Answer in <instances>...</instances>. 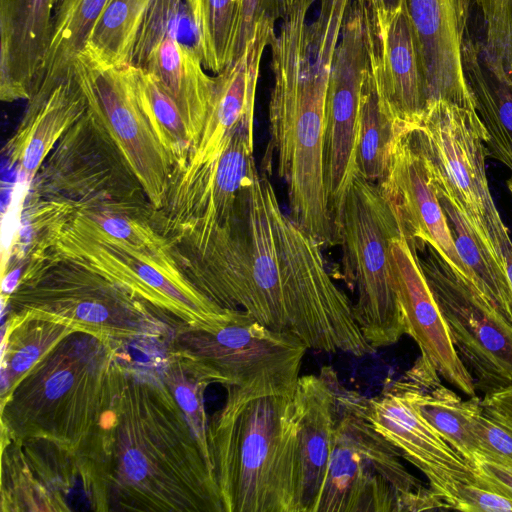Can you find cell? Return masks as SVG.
<instances>
[{
    "instance_id": "f546056e",
    "label": "cell",
    "mask_w": 512,
    "mask_h": 512,
    "mask_svg": "<svg viewBox=\"0 0 512 512\" xmlns=\"http://www.w3.org/2000/svg\"><path fill=\"white\" fill-rule=\"evenodd\" d=\"M140 107L171 164L183 166L194 152V142L176 103L150 72L133 66Z\"/></svg>"
},
{
    "instance_id": "52a82bcc",
    "label": "cell",
    "mask_w": 512,
    "mask_h": 512,
    "mask_svg": "<svg viewBox=\"0 0 512 512\" xmlns=\"http://www.w3.org/2000/svg\"><path fill=\"white\" fill-rule=\"evenodd\" d=\"M2 306L7 315L32 314L131 343L165 345L185 323L96 273L22 278Z\"/></svg>"
},
{
    "instance_id": "ac0fdd59",
    "label": "cell",
    "mask_w": 512,
    "mask_h": 512,
    "mask_svg": "<svg viewBox=\"0 0 512 512\" xmlns=\"http://www.w3.org/2000/svg\"><path fill=\"white\" fill-rule=\"evenodd\" d=\"M390 254L406 334L444 380L469 397L476 395L474 379L455 351L416 249L399 233L391 238Z\"/></svg>"
},
{
    "instance_id": "d6a6232c",
    "label": "cell",
    "mask_w": 512,
    "mask_h": 512,
    "mask_svg": "<svg viewBox=\"0 0 512 512\" xmlns=\"http://www.w3.org/2000/svg\"><path fill=\"white\" fill-rule=\"evenodd\" d=\"M162 350L161 355L154 356L162 377L212 463L208 443L209 418L204 405L205 390L211 382L181 353L166 345Z\"/></svg>"
},
{
    "instance_id": "f1b7e54d",
    "label": "cell",
    "mask_w": 512,
    "mask_h": 512,
    "mask_svg": "<svg viewBox=\"0 0 512 512\" xmlns=\"http://www.w3.org/2000/svg\"><path fill=\"white\" fill-rule=\"evenodd\" d=\"M152 0H110L80 53L105 66L131 64L144 15Z\"/></svg>"
},
{
    "instance_id": "d6986e66",
    "label": "cell",
    "mask_w": 512,
    "mask_h": 512,
    "mask_svg": "<svg viewBox=\"0 0 512 512\" xmlns=\"http://www.w3.org/2000/svg\"><path fill=\"white\" fill-rule=\"evenodd\" d=\"M405 4L417 39L426 105L446 101L476 110L462 64L469 22L463 1L405 0Z\"/></svg>"
},
{
    "instance_id": "8d00e7d4",
    "label": "cell",
    "mask_w": 512,
    "mask_h": 512,
    "mask_svg": "<svg viewBox=\"0 0 512 512\" xmlns=\"http://www.w3.org/2000/svg\"><path fill=\"white\" fill-rule=\"evenodd\" d=\"M454 510L464 512H512V494L478 474L477 480L463 484Z\"/></svg>"
},
{
    "instance_id": "8992f818",
    "label": "cell",
    "mask_w": 512,
    "mask_h": 512,
    "mask_svg": "<svg viewBox=\"0 0 512 512\" xmlns=\"http://www.w3.org/2000/svg\"><path fill=\"white\" fill-rule=\"evenodd\" d=\"M335 426L314 512L448 509L408 471L400 452L368 421L366 397L335 382Z\"/></svg>"
},
{
    "instance_id": "b9f144b4",
    "label": "cell",
    "mask_w": 512,
    "mask_h": 512,
    "mask_svg": "<svg viewBox=\"0 0 512 512\" xmlns=\"http://www.w3.org/2000/svg\"><path fill=\"white\" fill-rule=\"evenodd\" d=\"M507 187L509 189V191L511 192L512 194V176L509 178V180L507 181Z\"/></svg>"
},
{
    "instance_id": "74e56055",
    "label": "cell",
    "mask_w": 512,
    "mask_h": 512,
    "mask_svg": "<svg viewBox=\"0 0 512 512\" xmlns=\"http://www.w3.org/2000/svg\"><path fill=\"white\" fill-rule=\"evenodd\" d=\"M94 219L96 227L104 231L105 235L137 246L142 244L140 234L129 220L112 215H96Z\"/></svg>"
},
{
    "instance_id": "e575fe53",
    "label": "cell",
    "mask_w": 512,
    "mask_h": 512,
    "mask_svg": "<svg viewBox=\"0 0 512 512\" xmlns=\"http://www.w3.org/2000/svg\"><path fill=\"white\" fill-rule=\"evenodd\" d=\"M477 461H487L512 469V414L482 404L472 424Z\"/></svg>"
},
{
    "instance_id": "836d02e7",
    "label": "cell",
    "mask_w": 512,
    "mask_h": 512,
    "mask_svg": "<svg viewBox=\"0 0 512 512\" xmlns=\"http://www.w3.org/2000/svg\"><path fill=\"white\" fill-rule=\"evenodd\" d=\"M469 18L476 10L483 40L477 41L484 65L499 80L512 83V0H462Z\"/></svg>"
},
{
    "instance_id": "5bb4252c",
    "label": "cell",
    "mask_w": 512,
    "mask_h": 512,
    "mask_svg": "<svg viewBox=\"0 0 512 512\" xmlns=\"http://www.w3.org/2000/svg\"><path fill=\"white\" fill-rule=\"evenodd\" d=\"M83 493L94 509L91 461L83 446L73 450L46 439L1 438V512L72 511Z\"/></svg>"
},
{
    "instance_id": "e0dca14e",
    "label": "cell",
    "mask_w": 512,
    "mask_h": 512,
    "mask_svg": "<svg viewBox=\"0 0 512 512\" xmlns=\"http://www.w3.org/2000/svg\"><path fill=\"white\" fill-rule=\"evenodd\" d=\"M401 233L417 249L429 246L441 264L472 289L425 162L412 144L410 133L397 134L390 150L385 178L378 184ZM473 290V289H472Z\"/></svg>"
},
{
    "instance_id": "4fadbf2b",
    "label": "cell",
    "mask_w": 512,
    "mask_h": 512,
    "mask_svg": "<svg viewBox=\"0 0 512 512\" xmlns=\"http://www.w3.org/2000/svg\"><path fill=\"white\" fill-rule=\"evenodd\" d=\"M421 267L475 388L485 395L512 386V324L441 263Z\"/></svg>"
},
{
    "instance_id": "f35d334b",
    "label": "cell",
    "mask_w": 512,
    "mask_h": 512,
    "mask_svg": "<svg viewBox=\"0 0 512 512\" xmlns=\"http://www.w3.org/2000/svg\"><path fill=\"white\" fill-rule=\"evenodd\" d=\"M478 474L512 494V469L487 461H477Z\"/></svg>"
},
{
    "instance_id": "277c9868",
    "label": "cell",
    "mask_w": 512,
    "mask_h": 512,
    "mask_svg": "<svg viewBox=\"0 0 512 512\" xmlns=\"http://www.w3.org/2000/svg\"><path fill=\"white\" fill-rule=\"evenodd\" d=\"M225 389L208 423L223 512H296L295 387Z\"/></svg>"
},
{
    "instance_id": "7402d4cb",
    "label": "cell",
    "mask_w": 512,
    "mask_h": 512,
    "mask_svg": "<svg viewBox=\"0 0 512 512\" xmlns=\"http://www.w3.org/2000/svg\"><path fill=\"white\" fill-rule=\"evenodd\" d=\"M131 65L157 78L179 108L196 147L215 93V77L205 72L197 52L164 36L133 53Z\"/></svg>"
},
{
    "instance_id": "8fae6325",
    "label": "cell",
    "mask_w": 512,
    "mask_h": 512,
    "mask_svg": "<svg viewBox=\"0 0 512 512\" xmlns=\"http://www.w3.org/2000/svg\"><path fill=\"white\" fill-rule=\"evenodd\" d=\"M366 68L362 15L352 0L334 53L325 109V187L339 242L344 203L358 174L359 99Z\"/></svg>"
},
{
    "instance_id": "5b68a950",
    "label": "cell",
    "mask_w": 512,
    "mask_h": 512,
    "mask_svg": "<svg viewBox=\"0 0 512 512\" xmlns=\"http://www.w3.org/2000/svg\"><path fill=\"white\" fill-rule=\"evenodd\" d=\"M125 346L77 329L41 357L1 400V438L46 439L79 450L116 395Z\"/></svg>"
},
{
    "instance_id": "7c38bea8",
    "label": "cell",
    "mask_w": 512,
    "mask_h": 512,
    "mask_svg": "<svg viewBox=\"0 0 512 512\" xmlns=\"http://www.w3.org/2000/svg\"><path fill=\"white\" fill-rule=\"evenodd\" d=\"M73 77L83 95L88 116L112 135L132 170L154 201L165 189L171 164L140 107L131 64L105 66L80 53Z\"/></svg>"
},
{
    "instance_id": "1f68e13d",
    "label": "cell",
    "mask_w": 512,
    "mask_h": 512,
    "mask_svg": "<svg viewBox=\"0 0 512 512\" xmlns=\"http://www.w3.org/2000/svg\"><path fill=\"white\" fill-rule=\"evenodd\" d=\"M397 134L381 110L367 61L359 99L357 144L358 173L365 180L378 185L385 178L390 162L391 145Z\"/></svg>"
},
{
    "instance_id": "7a4b0ae2",
    "label": "cell",
    "mask_w": 512,
    "mask_h": 512,
    "mask_svg": "<svg viewBox=\"0 0 512 512\" xmlns=\"http://www.w3.org/2000/svg\"><path fill=\"white\" fill-rule=\"evenodd\" d=\"M111 510L223 512L214 467L156 359L122 361L97 432Z\"/></svg>"
},
{
    "instance_id": "603a6c76",
    "label": "cell",
    "mask_w": 512,
    "mask_h": 512,
    "mask_svg": "<svg viewBox=\"0 0 512 512\" xmlns=\"http://www.w3.org/2000/svg\"><path fill=\"white\" fill-rule=\"evenodd\" d=\"M275 32L257 27L244 53L215 77L213 102L191 162L214 157L238 125L254 116L260 61Z\"/></svg>"
},
{
    "instance_id": "4316f807",
    "label": "cell",
    "mask_w": 512,
    "mask_h": 512,
    "mask_svg": "<svg viewBox=\"0 0 512 512\" xmlns=\"http://www.w3.org/2000/svg\"><path fill=\"white\" fill-rule=\"evenodd\" d=\"M3 323L1 398L61 339L81 329L61 320L32 314L7 315Z\"/></svg>"
},
{
    "instance_id": "d590c367",
    "label": "cell",
    "mask_w": 512,
    "mask_h": 512,
    "mask_svg": "<svg viewBox=\"0 0 512 512\" xmlns=\"http://www.w3.org/2000/svg\"><path fill=\"white\" fill-rule=\"evenodd\" d=\"M302 0H242L234 60L252 41L257 27L275 30L276 23L289 16ZM233 60V61H234Z\"/></svg>"
},
{
    "instance_id": "ab89813d",
    "label": "cell",
    "mask_w": 512,
    "mask_h": 512,
    "mask_svg": "<svg viewBox=\"0 0 512 512\" xmlns=\"http://www.w3.org/2000/svg\"><path fill=\"white\" fill-rule=\"evenodd\" d=\"M494 240L497 250L503 260L504 268L512 291V240L503 221L494 232Z\"/></svg>"
},
{
    "instance_id": "2e32d148",
    "label": "cell",
    "mask_w": 512,
    "mask_h": 512,
    "mask_svg": "<svg viewBox=\"0 0 512 512\" xmlns=\"http://www.w3.org/2000/svg\"><path fill=\"white\" fill-rule=\"evenodd\" d=\"M357 2L381 110L397 133H410L422 119L426 100L417 39L405 0L393 13L378 12L366 0Z\"/></svg>"
},
{
    "instance_id": "d4e9b609",
    "label": "cell",
    "mask_w": 512,
    "mask_h": 512,
    "mask_svg": "<svg viewBox=\"0 0 512 512\" xmlns=\"http://www.w3.org/2000/svg\"><path fill=\"white\" fill-rule=\"evenodd\" d=\"M466 82L487 132L488 154L512 171V83L484 65L479 43L466 34L462 47Z\"/></svg>"
},
{
    "instance_id": "cb8c5ba5",
    "label": "cell",
    "mask_w": 512,
    "mask_h": 512,
    "mask_svg": "<svg viewBox=\"0 0 512 512\" xmlns=\"http://www.w3.org/2000/svg\"><path fill=\"white\" fill-rule=\"evenodd\" d=\"M402 378L419 413L475 466L476 446L472 424L482 409V398L474 395L464 401L442 384L438 371L422 355Z\"/></svg>"
},
{
    "instance_id": "60d3db41",
    "label": "cell",
    "mask_w": 512,
    "mask_h": 512,
    "mask_svg": "<svg viewBox=\"0 0 512 512\" xmlns=\"http://www.w3.org/2000/svg\"><path fill=\"white\" fill-rule=\"evenodd\" d=\"M378 12L393 13L397 11L404 0H366Z\"/></svg>"
},
{
    "instance_id": "44dd1931",
    "label": "cell",
    "mask_w": 512,
    "mask_h": 512,
    "mask_svg": "<svg viewBox=\"0 0 512 512\" xmlns=\"http://www.w3.org/2000/svg\"><path fill=\"white\" fill-rule=\"evenodd\" d=\"M54 0H0V96H32L50 45Z\"/></svg>"
},
{
    "instance_id": "3957f363",
    "label": "cell",
    "mask_w": 512,
    "mask_h": 512,
    "mask_svg": "<svg viewBox=\"0 0 512 512\" xmlns=\"http://www.w3.org/2000/svg\"><path fill=\"white\" fill-rule=\"evenodd\" d=\"M302 2L280 22L272 36L269 101V153L276 154L277 173L286 185L289 216L322 248L337 243L325 187V109L329 78L344 10Z\"/></svg>"
},
{
    "instance_id": "9c48e42d",
    "label": "cell",
    "mask_w": 512,
    "mask_h": 512,
    "mask_svg": "<svg viewBox=\"0 0 512 512\" xmlns=\"http://www.w3.org/2000/svg\"><path fill=\"white\" fill-rule=\"evenodd\" d=\"M487 137L477 110L446 101L426 105L420 123L410 132L438 197L455 206L482 242L499 254L494 231L502 219L486 176Z\"/></svg>"
},
{
    "instance_id": "30bf717a",
    "label": "cell",
    "mask_w": 512,
    "mask_h": 512,
    "mask_svg": "<svg viewBox=\"0 0 512 512\" xmlns=\"http://www.w3.org/2000/svg\"><path fill=\"white\" fill-rule=\"evenodd\" d=\"M166 346L190 359L211 384L223 387L294 388L308 349L299 338L233 309L212 327H182Z\"/></svg>"
},
{
    "instance_id": "4dcf8cb0",
    "label": "cell",
    "mask_w": 512,
    "mask_h": 512,
    "mask_svg": "<svg viewBox=\"0 0 512 512\" xmlns=\"http://www.w3.org/2000/svg\"><path fill=\"white\" fill-rule=\"evenodd\" d=\"M197 52L205 69L220 73L234 60L242 0H189Z\"/></svg>"
},
{
    "instance_id": "ba28073f",
    "label": "cell",
    "mask_w": 512,
    "mask_h": 512,
    "mask_svg": "<svg viewBox=\"0 0 512 512\" xmlns=\"http://www.w3.org/2000/svg\"><path fill=\"white\" fill-rule=\"evenodd\" d=\"M399 233L397 220L379 186L358 173L344 203L340 244L357 293L353 315L365 340L375 350L397 343L406 334L390 254L391 238Z\"/></svg>"
},
{
    "instance_id": "9a60e30c",
    "label": "cell",
    "mask_w": 512,
    "mask_h": 512,
    "mask_svg": "<svg viewBox=\"0 0 512 512\" xmlns=\"http://www.w3.org/2000/svg\"><path fill=\"white\" fill-rule=\"evenodd\" d=\"M371 425L402 458L428 480L430 489L453 509L459 488L477 480V469L460 455L416 409L403 378L390 381L379 394L366 397Z\"/></svg>"
},
{
    "instance_id": "484cf974",
    "label": "cell",
    "mask_w": 512,
    "mask_h": 512,
    "mask_svg": "<svg viewBox=\"0 0 512 512\" xmlns=\"http://www.w3.org/2000/svg\"><path fill=\"white\" fill-rule=\"evenodd\" d=\"M109 1L54 0L50 45L31 97L73 76L74 61Z\"/></svg>"
},
{
    "instance_id": "ffe728a7",
    "label": "cell",
    "mask_w": 512,
    "mask_h": 512,
    "mask_svg": "<svg viewBox=\"0 0 512 512\" xmlns=\"http://www.w3.org/2000/svg\"><path fill=\"white\" fill-rule=\"evenodd\" d=\"M336 371L298 378L294 389L297 427L296 512H314L326 474L335 426Z\"/></svg>"
},
{
    "instance_id": "83f0119b",
    "label": "cell",
    "mask_w": 512,
    "mask_h": 512,
    "mask_svg": "<svg viewBox=\"0 0 512 512\" xmlns=\"http://www.w3.org/2000/svg\"><path fill=\"white\" fill-rule=\"evenodd\" d=\"M439 200L472 289L512 324V291L501 256L482 242L455 206L443 198Z\"/></svg>"
},
{
    "instance_id": "6da1fadb",
    "label": "cell",
    "mask_w": 512,
    "mask_h": 512,
    "mask_svg": "<svg viewBox=\"0 0 512 512\" xmlns=\"http://www.w3.org/2000/svg\"><path fill=\"white\" fill-rule=\"evenodd\" d=\"M234 235L202 266L196 286L224 309L243 310L308 349L374 353L353 304L329 274L320 244L285 214L267 175L252 163Z\"/></svg>"
}]
</instances>
